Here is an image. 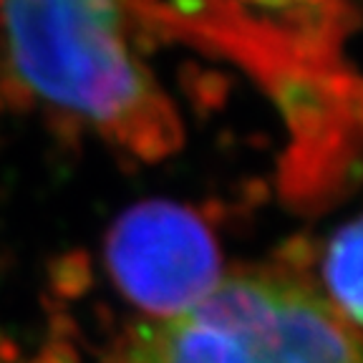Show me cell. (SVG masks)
I'll use <instances>...</instances> for the list:
<instances>
[{"label":"cell","mask_w":363,"mask_h":363,"mask_svg":"<svg viewBox=\"0 0 363 363\" xmlns=\"http://www.w3.org/2000/svg\"><path fill=\"white\" fill-rule=\"evenodd\" d=\"M129 0H0V43L23 91L142 162L182 147V116L134 38Z\"/></svg>","instance_id":"cell-1"},{"label":"cell","mask_w":363,"mask_h":363,"mask_svg":"<svg viewBox=\"0 0 363 363\" xmlns=\"http://www.w3.org/2000/svg\"><path fill=\"white\" fill-rule=\"evenodd\" d=\"M361 335L290 267L222 272L197 306L142 318L111 363H361Z\"/></svg>","instance_id":"cell-2"},{"label":"cell","mask_w":363,"mask_h":363,"mask_svg":"<svg viewBox=\"0 0 363 363\" xmlns=\"http://www.w3.org/2000/svg\"><path fill=\"white\" fill-rule=\"evenodd\" d=\"M106 265L144 318L189 311L222 278L220 250L207 225L174 202H144L124 212L108 233Z\"/></svg>","instance_id":"cell-3"},{"label":"cell","mask_w":363,"mask_h":363,"mask_svg":"<svg viewBox=\"0 0 363 363\" xmlns=\"http://www.w3.org/2000/svg\"><path fill=\"white\" fill-rule=\"evenodd\" d=\"M348 325H361V222L338 227L323 245L320 275L313 280Z\"/></svg>","instance_id":"cell-4"}]
</instances>
